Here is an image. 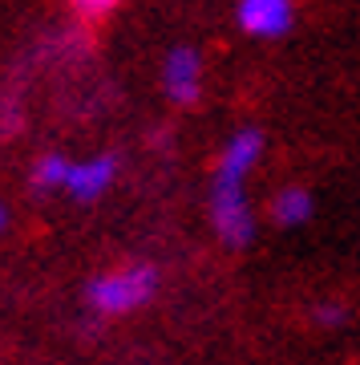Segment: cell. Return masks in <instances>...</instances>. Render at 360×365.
Segmentation results:
<instances>
[{
    "instance_id": "obj_1",
    "label": "cell",
    "mask_w": 360,
    "mask_h": 365,
    "mask_svg": "<svg viewBox=\"0 0 360 365\" xmlns=\"http://www.w3.org/2000/svg\"><path fill=\"white\" fill-rule=\"evenodd\" d=\"M263 155V134L255 126L235 130L219 150L215 179H211V223L227 248H247L255 240V215L247 203V179L259 167Z\"/></svg>"
},
{
    "instance_id": "obj_9",
    "label": "cell",
    "mask_w": 360,
    "mask_h": 365,
    "mask_svg": "<svg viewBox=\"0 0 360 365\" xmlns=\"http://www.w3.org/2000/svg\"><path fill=\"white\" fill-rule=\"evenodd\" d=\"M316 321H320V325H340V321H344V309H340V304H320V309H316Z\"/></svg>"
},
{
    "instance_id": "obj_8",
    "label": "cell",
    "mask_w": 360,
    "mask_h": 365,
    "mask_svg": "<svg viewBox=\"0 0 360 365\" xmlns=\"http://www.w3.org/2000/svg\"><path fill=\"white\" fill-rule=\"evenodd\" d=\"M73 13L81 16V21H102V16H110L122 4V0H65Z\"/></svg>"
},
{
    "instance_id": "obj_3",
    "label": "cell",
    "mask_w": 360,
    "mask_h": 365,
    "mask_svg": "<svg viewBox=\"0 0 360 365\" xmlns=\"http://www.w3.org/2000/svg\"><path fill=\"white\" fill-rule=\"evenodd\" d=\"M162 90L174 106H194L203 98V57L191 49V45H179V49L166 53L162 61Z\"/></svg>"
},
{
    "instance_id": "obj_2",
    "label": "cell",
    "mask_w": 360,
    "mask_h": 365,
    "mask_svg": "<svg viewBox=\"0 0 360 365\" xmlns=\"http://www.w3.org/2000/svg\"><path fill=\"white\" fill-rule=\"evenodd\" d=\"M154 292H158L154 264H126V268L93 276L90 288H85V300H90L93 313L102 317H126L134 309H142V304H150Z\"/></svg>"
},
{
    "instance_id": "obj_6",
    "label": "cell",
    "mask_w": 360,
    "mask_h": 365,
    "mask_svg": "<svg viewBox=\"0 0 360 365\" xmlns=\"http://www.w3.org/2000/svg\"><path fill=\"white\" fill-rule=\"evenodd\" d=\"M312 195L304 187H283L280 195L271 199V220L280 223V227H300V223L312 220Z\"/></svg>"
},
{
    "instance_id": "obj_7",
    "label": "cell",
    "mask_w": 360,
    "mask_h": 365,
    "mask_svg": "<svg viewBox=\"0 0 360 365\" xmlns=\"http://www.w3.org/2000/svg\"><path fill=\"white\" fill-rule=\"evenodd\" d=\"M65 175H69V158L65 155H41L33 163V187L37 191H65Z\"/></svg>"
},
{
    "instance_id": "obj_10",
    "label": "cell",
    "mask_w": 360,
    "mask_h": 365,
    "mask_svg": "<svg viewBox=\"0 0 360 365\" xmlns=\"http://www.w3.org/2000/svg\"><path fill=\"white\" fill-rule=\"evenodd\" d=\"M4 220H9V215H4V207H0V232H4Z\"/></svg>"
},
{
    "instance_id": "obj_5",
    "label": "cell",
    "mask_w": 360,
    "mask_h": 365,
    "mask_svg": "<svg viewBox=\"0 0 360 365\" xmlns=\"http://www.w3.org/2000/svg\"><path fill=\"white\" fill-rule=\"evenodd\" d=\"M117 170H122L117 155H90V158H81V163H69L65 195H73L78 203H93V199H102L114 187Z\"/></svg>"
},
{
    "instance_id": "obj_4",
    "label": "cell",
    "mask_w": 360,
    "mask_h": 365,
    "mask_svg": "<svg viewBox=\"0 0 360 365\" xmlns=\"http://www.w3.org/2000/svg\"><path fill=\"white\" fill-rule=\"evenodd\" d=\"M235 21H239V29H243L247 37L275 41L292 29L296 4L292 0H239L235 4Z\"/></svg>"
}]
</instances>
